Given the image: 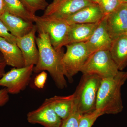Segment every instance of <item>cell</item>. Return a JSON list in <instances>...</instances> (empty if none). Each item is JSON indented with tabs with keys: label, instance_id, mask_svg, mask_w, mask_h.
Segmentation results:
<instances>
[{
	"label": "cell",
	"instance_id": "cell-1",
	"mask_svg": "<svg viewBox=\"0 0 127 127\" xmlns=\"http://www.w3.org/2000/svg\"><path fill=\"white\" fill-rule=\"evenodd\" d=\"M37 31L38 35L36 41L39 50V58L34 66L33 72L39 73L47 71L58 88H65L67 83L62 64L64 53L57 51L53 48L47 33L39 28Z\"/></svg>",
	"mask_w": 127,
	"mask_h": 127
},
{
	"label": "cell",
	"instance_id": "cell-2",
	"mask_svg": "<svg viewBox=\"0 0 127 127\" xmlns=\"http://www.w3.org/2000/svg\"><path fill=\"white\" fill-rule=\"evenodd\" d=\"M127 80V71H119L113 77L102 78L98 92L96 109L104 114H117L123 108L121 89Z\"/></svg>",
	"mask_w": 127,
	"mask_h": 127
},
{
	"label": "cell",
	"instance_id": "cell-3",
	"mask_svg": "<svg viewBox=\"0 0 127 127\" xmlns=\"http://www.w3.org/2000/svg\"><path fill=\"white\" fill-rule=\"evenodd\" d=\"M102 78L96 75L83 74L74 95L78 109L81 114L96 109L98 92Z\"/></svg>",
	"mask_w": 127,
	"mask_h": 127
},
{
	"label": "cell",
	"instance_id": "cell-4",
	"mask_svg": "<svg viewBox=\"0 0 127 127\" xmlns=\"http://www.w3.org/2000/svg\"><path fill=\"white\" fill-rule=\"evenodd\" d=\"M34 22L37 28L47 33L51 43L55 50L57 51L62 52V48L66 45L70 28V25L66 21L35 15L33 17Z\"/></svg>",
	"mask_w": 127,
	"mask_h": 127
},
{
	"label": "cell",
	"instance_id": "cell-5",
	"mask_svg": "<svg viewBox=\"0 0 127 127\" xmlns=\"http://www.w3.org/2000/svg\"><path fill=\"white\" fill-rule=\"evenodd\" d=\"M119 71L109 50H104L91 54L80 72L83 74L97 75L103 78L113 77Z\"/></svg>",
	"mask_w": 127,
	"mask_h": 127
},
{
	"label": "cell",
	"instance_id": "cell-6",
	"mask_svg": "<svg viewBox=\"0 0 127 127\" xmlns=\"http://www.w3.org/2000/svg\"><path fill=\"white\" fill-rule=\"evenodd\" d=\"M66 46V51L63 56L62 64L65 77L71 82L91 55L85 42L72 43Z\"/></svg>",
	"mask_w": 127,
	"mask_h": 127
},
{
	"label": "cell",
	"instance_id": "cell-7",
	"mask_svg": "<svg viewBox=\"0 0 127 127\" xmlns=\"http://www.w3.org/2000/svg\"><path fill=\"white\" fill-rule=\"evenodd\" d=\"M34 67V65H32L12 68L5 73L0 79V87L6 88L9 94L20 93L29 84Z\"/></svg>",
	"mask_w": 127,
	"mask_h": 127
},
{
	"label": "cell",
	"instance_id": "cell-8",
	"mask_svg": "<svg viewBox=\"0 0 127 127\" xmlns=\"http://www.w3.org/2000/svg\"><path fill=\"white\" fill-rule=\"evenodd\" d=\"M95 4L89 0H62L48 4L43 16L66 20L81 9Z\"/></svg>",
	"mask_w": 127,
	"mask_h": 127
},
{
	"label": "cell",
	"instance_id": "cell-9",
	"mask_svg": "<svg viewBox=\"0 0 127 127\" xmlns=\"http://www.w3.org/2000/svg\"><path fill=\"white\" fill-rule=\"evenodd\" d=\"M27 118L30 123L37 124L45 127H59L62 122L46 99L38 108L29 112Z\"/></svg>",
	"mask_w": 127,
	"mask_h": 127
},
{
	"label": "cell",
	"instance_id": "cell-10",
	"mask_svg": "<svg viewBox=\"0 0 127 127\" xmlns=\"http://www.w3.org/2000/svg\"><path fill=\"white\" fill-rule=\"evenodd\" d=\"M37 31L36 25L30 32L21 37L16 38V45L23 55L25 66L34 65L37 63L39 50L36 41V33Z\"/></svg>",
	"mask_w": 127,
	"mask_h": 127
},
{
	"label": "cell",
	"instance_id": "cell-11",
	"mask_svg": "<svg viewBox=\"0 0 127 127\" xmlns=\"http://www.w3.org/2000/svg\"><path fill=\"white\" fill-rule=\"evenodd\" d=\"M108 31L113 40L127 31V3L123 2L116 10L106 16Z\"/></svg>",
	"mask_w": 127,
	"mask_h": 127
},
{
	"label": "cell",
	"instance_id": "cell-12",
	"mask_svg": "<svg viewBox=\"0 0 127 127\" xmlns=\"http://www.w3.org/2000/svg\"><path fill=\"white\" fill-rule=\"evenodd\" d=\"M112 39L109 34L106 23V16L102 18L86 45L90 55L101 50H109Z\"/></svg>",
	"mask_w": 127,
	"mask_h": 127
},
{
	"label": "cell",
	"instance_id": "cell-13",
	"mask_svg": "<svg viewBox=\"0 0 127 127\" xmlns=\"http://www.w3.org/2000/svg\"><path fill=\"white\" fill-rule=\"evenodd\" d=\"M11 34L16 38L21 37L30 32L34 26L33 22L5 12L0 17Z\"/></svg>",
	"mask_w": 127,
	"mask_h": 127
},
{
	"label": "cell",
	"instance_id": "cell-14",
	"mask_svg": "<svg viewBox=\"0 0 127 127\" xmlns=\"http://www.w3.org/2000/svg\"><path fill=\"white\" fill-rule=\"evenodd\" d=\"M104 16L98 5L94 4L81 9L66 20L70 25L96 23L101 20Z\"/></svg>",
	"mask_w": 127,
	"mask_h": 127
},
{
	"label": "cell",
	"instance_id": "cell-15",
	"mask_svg": "<svg viewBox=\"0 0 127 127\" xmlns=\"http://www.w3.org/2000/svg\"><path fill=\"white\" fill-rule=\"evenodd\" d=\"M0 52L2 54L7 65L14 68H21L25 66L23 55L16 44L0 37Z\"/></svg>",
	"mask_w": 127,
	"mask_h": 127
},
{
	"label": "cell",
	"instance_id": "cell-16",
	"mask_svg": "<svg viewBox=\"0 0 127 127\" xmlns=\"http://www.w3.org/2000/svg\"><path fill=\"white\" fill-rule=\"evenodd\" d=\"M109 51L119 70H123L127 66V35L123 34L113 40Z\"/></svg>",
	"mask_w": 127,
	"mask_h": 127
},
{
	"label": "cell",
	"instance_id": "cell-17",
	"mask_svg": "<svg viewBox=\"0 0 127 127\" xmlns=\"http://www.w3.org/2000/svg\"><path fill=\"white\" fill-rule=\"evenodd\" d=\"M100 22L71 25L66 46L72 43L86 42L92 36Z\"/></svg>",
	"mask_w": 127,
	"mask_h": 127
},
{
	"label": "cell",
	"instance_id": "cell-18",
	"mask_svg": "<svg viewBox=\"0 0 127 127\" xmlns=\"http://www.w3.org/2000/svg\"><path fill=\"white\" fill-rule=\"evenodd\" d=\"M47 101L55 113L62 120L67 117L70 113L73 104V94L67 96H55L46 98Z\"/></svg>",
	"mask_w": 127,
	"mask_h": 127
},
{
	"label": "cell",
	"instance_id": "cell-19",
	"mask_svg": "<svg viewBox=\"0 0 127 127\" xmlns=\"http://www.w3.org/2000/svg\"><path fill=\"white\" fill-rule=\"evenodd\" d=\"M5 12L33 22L34 16L25 8L20 0H4Z\"/></svg>",
	"mask_w": 127,
	"mask_h": 127
},
{
	"label": "cell",
	"instance_id": "cell-20",
	"mask_svg": "<svg viewBox=\"0 0 127 127\" xmlns=\"http://www.w3.org/2000/svg\"><path fill=\"white\" fill-rule=\"evenodd\" d=\"M81 115L78 111L74 97L72 108L70 114L66 118L62 120L61 124L59 127H78Z\"/></svg>",
	"mask_w": 127,
	"mask_h": 127
},
{
	"label": "cell",
	"instance_id": "cell-21",
	"mask_svg": "<svg viewBox=\"0 0 127 127\" xmlns=\"http://www.w3.org/2000/svg\"><path fill=\"white\" fill-rule=\"evenodd\" d=\"M28 11L33 15L39 10H45L48 5L46 0H20Z\"/></svg>",
	"mask_w": 127,
	"mask_h": 127
},
{
	"label": "cell",
	"instance_id": "cell-22",
	"mask_svg": "<svg viewBox=\"0 0 127 127\" xmlns=\"http://www.w3.org/2000/svg\"><path fill=\"white\" fill-rule=\"evenodd\" d=\"M123 2L120 0H100L97 4L106 16L116 10Z\"/></svg>",
	"mask_w": 127,
	"mask_h": 127
},
{
	"label": "cell",
	"instance_id": "cell-23",
	"mask_svg": "<svg viewBox=\"0 0 127 127\" xmlns=\"http://www.w3.org/2000/svg\"><path fill=\"white\" fill-rule=\"evenodd\" d=\"M103 115L101 112L96 109L91 112L82 114L78 127H92L97 119Z\"/></svg>",
	"mask_w": 127,
	"mask_h": 127
},
{
	"label": "cell",
	"instance_id": "cell-24",
	"mask_svg": "<svg viewBox=\"0 0 127 127\" xmlns=\"http://www.w3.org/2000/svg\"><path fill=\"white\" fill-rule=\"evenodd\" d=\"M0 37L4 38L11 43L16 44V38L11 34L6 26L0 19Z\"/></svg>",
	"mask_w": 127,
	"mask_h": 127
},
{
	"label": "cell",
	"instance_id": "cell-25",
	"mask_svg": "<svg viewBox=\"0 0 127 127\" xmlns=\"http://www.w3.org/2000/svg\"><path fill=\"white\" fill-rule=\"evenodd\" d=\"M47 78V72L45 71L41 72L34 78V85L37 88L43 89L45 85Z\"/></svg>",
	"mask_w": 127,
	"mask_h": 127
},
{
	"label": "cell",
	"instance_id": "cell-26",
	"mask_svg": "<svg viewBox=\"0 0 127 127\" xmlns=\"http://www.w3.org/2000/svg\"><path fill=\"white\" fill-rule=\"evenodd\" d=\"M9 93L6 88L0 89V107L5 105L9 100Z\"/></svg>",
	"mask_w": 127,
	"mask_h": 127
},
{
	"label": "cell",
	"instance_id": "cell-27",
	"mask_svg": "<svg viewBox=\"0 0 127 127\" xmlns=\"http://www.w3.org/2000/svg\"><path fill=\"white\" fill-rule=\"evenodd\" d=\"M7 65L2 54L0 52V79L5 73V70Z\"/></svg>",
	"mask_w": 127,
	"mask_h": 127
},
{
	"label": "cell",
	"instance_id": "cell-28",
	"mask_svg": "<svg viewBox=\"0 0 127 127\" xmlns=\"http://www.w3.org/2000/svg\"><path fill=\"white\" fill-rule=\"evenodd\" d=\"M5 12L4 0H0V17Z\"/></svg>",
	"mask_w": 127,
	"mask_h": 127
},
{
	"label": "cell",
	"instance_id": "cell-29",
	"mask_svg": "<svg viewBox=\"0 0 127 127\" xmlns=\"http://www.w3.org/2000/svg\"><path fill=\"white\" fill-rule=\"evenodd\" d=\"M89 0L94 2V3H95V4H97L100 0Z\"/></svg>",
	"mask_w": 127,
	"mask_h": 127
},
{
	"label": "cell",
	"instance_id": "cell-30",
	"mask_svg": "<svg viewBox=\"0 0 127 127\" xmlns=\"http://www.w3.org/2000/svg\"><path fill=\"white\" fill-rule=\"evenodd\" d=\"M62 0H53V2H59V1H61Z\"/></svg>",
	"mask_w": 127,
	"mask_h": 127
},
{
	"label": "cell",
	"instance_id": "cell-31",
	"mask_svg": "<svg viewBox=\"0 0 127 127\" xmlns=\"http://www.w3.org/2000/svg\"><path fill=\"white\" fill-rule=\"evenodd\" d=\"M121 1L124 2H125V3H127V0H120Z\"/></svg>",
	"mask_w": 127,
	"mask_h": 127
},
{
	"label": "cell",
	"instance_id": "cell-32",
	"mask_svg": "<svg viewBox=\"0 0 127 127\" xmlns=\"http://www.w3.org/2000/svg\"><path fill=\"white\" fill-rule=\"evenodd\" d=\"M126 34V35H127V32H126V34Z\"/></svg>",
	"mask_w": 127,
	"mask_h": 127
}]
</instances>
